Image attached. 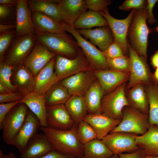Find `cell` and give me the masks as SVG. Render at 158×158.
Returning <instances> with one entry per match:
<instances>
[{
    "instance_id": "17",
    "label": "cell",
    "mask_w": 158,
    "mask_h": 158,
    "mask_svg": "<svg viewBox=\"0 0 158 158\" xmlns=\"http://www.w3.org/2000/svg\"><path fill=\"white\" fill-rule=\"evenodd\" d=\"M94 72L103 89L104 95L127 82L130 76V72H121L110 69L94 70Z\"/></svg>"
},
{
    "instance_id": "26",
    "label": "cell",
    "mask_w": 158,
    "mask_h": 158,
    "mask_svg": "<svg viewBox=\"0 0 158 158\" xmlns=\"http://www.w3.org/2000/svg\"><path fill=\"white\" fill-rule=\"evenodd\" d=\"M129 107L148 115L149 103L145 85L138 84L126 90Z\"/></svg>"
},
{
    "instance_id": "28",
    "label": "cell",
    "mask_w": 158,
    "mask_h": 158,
    "mask_svg": "<svg viewBox=\"0 0 158 158\" xmlns=\"http://www.w3.org/2000/svg\"><path fill=\"white\" fill-rule=\"evenodd\" d=\"M104 95L103 89L97 78L83 97L88 114H102L101 102Z\"/></svg>"
},
{
    "instance_id": "12",
    "label": "cell",
    "mask_w": 158,
    "mask_h": 158,
    "mask_svg": "<svg viewBox=\"0 0 158 158\" xmlns=\"http://www.w3.org/2000/svg\"><path fill=\"white\" fill-rule=\"evenodd\" d=\"M57 55L37 41L31 52L22 63L35 77Z\"/></svg>"
},
{
    "instance_id": "24",
    "label": "cell",
    "mask_w": 158,
    "mask_h": 158,
    "mask_svg": "<svg viewBox=\"0 0 158 158\" xmlns=\"http://www.w3.org/2000/svg\"><path fill=\"white\" fill-rule=\"evenodd\" d=\"M44 97L33 91L23 96L19 102L25 104L37 116L40 121V127L47 126Z\"/></svg>"
},
{
    "instance_id": "44",
    "label": "cell",
    "mask_w": 158,
    "mask_h": 158,
    "mask_svg": "<svg viewBox=\"0 0 158 158\" xmlns=\"http://www.w3.org/2000/svg\"><path fill=\"white\" fill-rule=\"evenodd\" d=\"M19 101L7 103H0V129L2 122L6 115Z\"/></svg>"
},
{
    "instance_id": "27",
    "label": "cell",
    "mask_w": 158,
    "mask_h": 158,
    "mask_svg": "<svg viewBox=\"0 0 158 158\" xmlns=\"http://www.w3.org/2000/svg\"><path fill=\"white\" fill-rule=\"evenodd\" d=\"M105 27H100L93 29L77 30L81 35L89 39L91 43L97 46L102 51L114 41L111 31Z\"/></svg>"
},
{
    "instance_id": "11",
    "label": "cell",
    "mask_w": 158,
    "mask_h": 158,
    "mask_svg": "<svg viewBox=\"0 0 158 158\" xmlns=\"http://www.w3.org/2000/svg\"><path fill=\"white\" fill-rule=\"evenodd\" d=\"M138 135L134 133L117 132L109 133L102 140L114 154L130 153L140 148L136 142Z\"/></svg>"
},
{
    "instance_id": "34",
    "label": "cell",
    "mask_w": 158,
    "mask_h": 158,
    "mask_svg": "<svg viewBox=\"0 0 158 158\" xmlns=\"http://www.w3.org/2000/svg\"><path fill=\"white\" fill-rule=\"evenodd\" d=\"M71 96L59 81L53 85L45 94L44 97L46 105L47 106L64 104Z\"/></svg>"
},
{
    "instance_id": "41",
    "label": "cell",
    "mask_w": 158,
    "mask_h": 158,
    "mask_svg": "<svg viewBox=\"0 0 158 158\" xmlns=\"http://www.w3.org/2000/svg\"><path fill=\"white\" fill-rule=\"evenodd\" d=\"M14 31H10L1 34L0 36V58L2 61L6 51L13 37Z\"/></svg>"
},
{
    "instance_id": "22",
    "label": "cell",
    "mask_w": 158,
    "mask_h": 158,
    "mask_svg": "<svg viewBox=\"0 0 158 158\" xmlns=\"http://www.w3.org/2000/svg\"><path fill=\"white\" fill-rule=\"evenodd\" d=\"M12 75L13 85L23 96L33 91L34 77L23 63L13 66Z\"/></svg>"
},
{
    "instance_id": "51",
    "label": "cell",
    "mask_w": 158,
    "mask_h": 158,
    "mask_svg": "<svg viewBox=\"0 0 158 158\" xmlns=\"http://www.w3.org/2000/svg\"><path fill=\"white\" fill-rule=\"evenodd\" d=\"M18 0H0V5L8 7L16 5Z\"/></svg>"
},
{
    "instance_id": "60",
    "label": "cell",
    "mask_w": 158,
    "mask_h": 158,
    "mask_svg": "<svg viewBox=\"0 0 158 158\" xmlns=\"http://www.w3.org/2000/svg\"></svg>"
},
{
    "instance_id": "20",
    "label": "cell",
    "mask_w": 158,
    "mask_h": 158,
    "mask_svg": "<svg viewBox=\"0 0 158 158\" xmlns=\"http://www.w3.org/2000/svg\"><path fill=\"white\" fill-rule=\"evenodd\" d=\"M56 56L34 77L35 84L33 92L44 96L53 85L60 81L54 71Z\"/></svg>"
},
{
    "instance_id": "14",
    "label": "cell",
    "mask_w": 158,
    "mask_h": 158,
    "mask_svg": "<svg viewBox=\"0 0 158 158\" xmlns=\"http://www.w3.org/2000/svg\"><path fill=\"white\" fill-rule=\"evenodd\" d=\"M96 79L93 70L78 73L60 81L71 96L83 97Z\"/></svg>"
},
{
    "instance_id": "57",
    "label": "cell",
    "mask_w": 158,
    "mask_h": 158,
    "mask_svg": "<svg viewBox=\"0 0 158 158\" xmlns=\"http://www.w3.org/2000/svg\"><path fill=\"white\" fill-rule=\"evenodd\" d=\"M110 158H120L119 157L118 154H114Z\"/></svg>"
},
{
    "instance_id": "15",
    "label": "cell",
    "mask_w": 158,
    "mask_h": 158,
    "mask_svg": "<svg viewBox=\"0 0 158 158\" xmlns=\"http://www.w3.org/2000/svg\"><path fill=\"white\" fill-rule=\"evenodd\" d=\"M40 127L39 119L30 110L24 124L12 141L11 145L16 147L22 153L30 140L37 133Z\"/></svg>"
},
{
    "instance_id": "7",
    "label": "cell",
    "mask_w": 158,
    "mask_h": 158,
    "mask_svg": "<svg viewBox=\"0 0 158 158\" xmlns=\"http://www.w3.org/2000/svg\"><path fill=\"white\" fill-rule=\"evenodd\" d=\"M128 44L130 64V76L126 90L138 84L146 85L154 82L147 61L132 48L128 40Z\"/></svg>"
},
{
    "instance_id": "30",
    "label": "cell",
    "mask_w": 158,
    "mask_h": 158,
    "mask_svg": "<svg viewBox=\"0 0 158 158\" xmlns=\"http://www.w3.org/2000/svg\"><path fill=\"white\" fill-rule=\"evenodd\" d=\"M58 0H27L28 4L32 12L37 11L43 13L60 24L62 22L59 9Z\"/></svg>"
},
{
    "instance_id": "5",
    "label": "cell",
    "mask_w": 158,
    "mask_h": 158,
    "mask_svg": "<svg viewBox=\"0 0 158 158\" xmlns=\"http://www.w3.org/2000/svg\"><path fill=\"white\" fill-rule=\"evenodd\" d=\"M120 123L109 133L117 132L134 133L143 135L150 126L148 115L129 106L125 107Z\"/></svg>"
},
{
    "instance_id": "21",
    "label": "cell",
    "mask_w": 158,
    "mask_h": 158,
    "mask_svg": "<svg viewBox=\"0 0 158 158\" xmlns=\"http://www.w3.org/2000/svg\"><path fill=\"white\" fill-rule=\"evenodd\" d=\"M83 120L92 127L97 138L101 140L119 125L121 120L110 118L102 114H88Z\"/></svg>"
},
{
    "instance_id": "16",
    "label": "cell",
    "mask_w": 158,
    "mask_h": 158,
    "mask_svg": "<svg viewBox=\"0 0 158 158\" xmlns=\"http://www.w3.org/2000/svg\"><path fill=\"white\" fill-rule=\"evenodd\" d=\"M35 44L33 35L20 36L14 44L4 62L12 66L22 63Z\"/></svg>"
},
{
    "instance_id": "58",
    "label": "cell",
    "mask_w": 158,
    "mask_h": 158,
    "mask_svg": "<svg viewBox=\"0 0 158 158\" xmlns=\"http://www.w3.org/2000/svg\"><path fill=\"white\" fill-rule=\"evenodd\" d=\"M156 29L157 31L158 32V26L157 27Z\"/></svg>"
},
{
    "instance_id": "38",
    "label": "cell",
    "mask_w": 158,
    "mask_h": 158,
    "mask_svg": "<svg viewBox=\"0 0 158 158\" xmlns=\"http://www.w3.org/2000/svg\"><path fill=\"white\" fill-rule=\"evenodd\" d=\"M109 69L124 72H130V61L129 57L124 55L114 58H107Z\"/></svg>"
},
{
    "instance_id": "8",
    "label": "cell",
    "mask_w": 158,
    "mask_h": 158,
    "mask_svg": "<svg viewBox=\"0 0 158 158\" xmlns=\"http://www.w3.org/2000/svg\"><path fill=\"white\" fill-rule=\"evenodd\" d=\"M24 104L18 103L6 115L2 124V138L7 145H11L24 124L29 111Z\"/></svg>"
},
{
    "instance_id": "59",
    "label": "cell",
    "mask_w": 158,
    "mask_h": 158,
    "mask_svg": "<svg viewBox=\"0 0 158 158\" xmlns=\"http://www.w3.org/2000/svg\"></svg>"
},
{
    "instance_id": "19",
    "label": "cell",
    "mask_w": 158,
    "mask_h": 158,
    "mask_svg": "<svg viewBox=\"0 0 158 158\" xmlns=\"http://www.w3.org/2000/svg\"><path fill=\"white\" fill-rule=\"evenodd\" d=\"M16 6L17 35H33L34 28L27 0H18Z\"/></svg>"
},
{
    "instance_id": "23",
    "label": "cell",
    "mask_w": 158,
    "mask_h": 158,
    "mask_svg": "<svg viewBox=\"0 0 158 158\" xmlns=\"http://www.w3.org/2000/svg\"><path fill=\"white\" fill-rule=\"evenodd\" d=\"M53 150L44 134L37 133L30 141L19 158H40Z\"/></svg>"
},
{
    "instance_id": "33",
    "label": "cell",
    "mask_w": 158,
    "mask_h": 158,
    "mask_svg": "<svg viewBox=\"0 0 158 158\" xmlns=\"http://www.w3.org/2000/svg\"><path fill=\"white\" fill-rule=\"evenodd\" d=\"M84 158H110L114 154L101 140L97 138L84 145Z\"/></svg>"
},
{
    "instance_id": "43",
    "label": "cell",
    "mask_w": 158,
    "mask_h": 158,
    "mask_svg": "<svg viewBox=\"0 0 158 158\" xmlns=\"http://www.w3.org/2000/svg\"><path fill=\"white\" fill-rule=\"evenodd\" d=\"M23 95L19 92L0 94V103H7L19 101L23 97Z\"/></svg>"
},
{
    "instance_id": "45",
    "label": "cell",
    "mask_w": 158,
    "mask_h": 158,
    "mask_svg": "<svg viewBox=\"0 0 158 158\" xmlns=\"http://www.w3.org/2000/svg\"><path fill=\"white\" fill-rule=\"evenodd\" d=\"M145 7L147 13L148 23L150 24H152L156 21L154 15L153 13V8L158 0H147Z\"/></svg>"
},
{
    "instance_id": "55",
    "label": "cell",
    "mask_w": 158,
    "mask_h": 158,
    "mask_svg": "<svg viewBox=\"0 0 158 158\" xmlns=\"http://www.w3.org/2000/svg\"><path fill=\"white\" fill-rule=\"evenodd\" d=\"M143 158H158V156L145 155Z\"/></svg>"
},
{
    "instance_id": "52",
    "label": "cell",
    "mask_w": 158,
    "mask_h": 158,
    "mask_svg": "<svg viewBox=\"0 0 158 158\" xmlns=\"http://www.w3.org/2000/svg\"><path fill=\"white\" fill-rule=\"evenodd\" d=\"M153 81L155 83L158 84V67L155 69L154 73L152 74Z\"/></svg>"
},
{
    "instance_id": "40",
    "label": "cell",
    "mask_w": 158,
    "mask_h": 158,
    "mask_svg": "<svg viewBox=\"0 0 158 158\" xmlns=\"http://www.w3.org/2000/svg\"><path fill=\"white\" fill-rule=\"evenodd\" d=\"M86 7L89 10L99 13L103 11L111 4L109 0H85Z\"/></svg>"
},
{
    "instance_id": "50",
    "label": "cell",
    "mask_w": 158,
    "mask_h": 158,
    "mask_svg": "<svg viewBox=\"0 0 158 158\" xmlns=\"http://www.w3.org/2000/svg\"><path fill=\"white\" fill-rule=\"evenodd\" d=\"M16 28V26L13 25H3L0 24V34L3 33L10 31L11 29Z\"/></svg>"
},
{
    "instance_id": "56",
    "label": "cell",
    "mask_w": 158,
    "mask_h": 158,
    "mask_svg": "<svg viewBox=\"0 0 158 158\" xmlns=\"http://www.w3.org/2000/svg\"><path fill=\"white\" fill-rule=\"evenodd\" d=\"M5 154H4L3 151L0 150V158H3Z\"/></svg>"
},
{
    "instance_id": "1",
    "label": "cell",
    "mask_w": 158,
    "mask_h": 158,
    "mask_svg": "<svg viewBox=\"0 0 158 158\" xmlns=\"http://www.w3.org/2000/svg\"><path fill=\"white\" fill-rule=\"evenodd\" d=\"M78 124L66 130L40 127V129L46 136L54 150L75 158L84 157V145L78 140L76 134Z\"/></svg>"
},
{
    "instance_id": "35",
    "label": "cell",
    "mask_w": 158,
    "mask_h": 158,
    "mask_svg": "<svg viewBox=\"0 0 158 158\" xmlns=\"http://www.w3.org/2000/svg\"><path fill=\"white\" fill-rule=\"evenodd\" d=\"M145 88L149 101L150 125L158 126V85L153 82L145 85Z\"/></svg>"
},
{
    "instance_id": "9",
    "label": "cell",
    "mask_w": 158,
    "mask_h": 158,
    "mask_svg": "<svg viewBox=\"0 0 158 158\" xmlns=\"http://www.w3.org/2000/svg\"><path fill=\"white\" fill-rule=\"evenodd\" d=\"M127 83L104 95L101 102L102 114L114 119H122L124 108L129 106L126 94Z\"/></svg>"
},
{
    "instance_id": "54",
    "label": "cell",
    "mask_w": 158,
    "mask_h": 158,
    "mask_svg": "<svg viewBox=\"0 0 158 158\" xmlns=\"http://www.w3.org/2000/svg\"><path fill=\"white\" fill-rule=\"evenodd\" d=\"M3 158H16V156L14 153L10 152L6 154H5Z\"/></svg>"
},
{
    "instance_id": "31",
    "label": "cell",
    "mask_w": 158,
    "mask_h": 158,
    "mask_svg": "<svg viewBox=\"0 0 158 158\" xmlns=\"http://www.w3.org/2000/svg\"><path fill=\"white\" fill-rule=\"evenodd\" d=\"M108 26L106 20L100 13L89 10L83 13L78 18L73 27L78 30Z\"/></svg>"
},
{
    "instance_id": "39",
    "label": "cell",
    "mask_w": 158,
    "mask_h": 158,
    "mask_svg": "<svg viewBox=\"0 0 158 158\" xmlns=\"http://www.w3.org/2000/svg\"><path fill=\"white\" fill-rule=\"evenodd\" d=\"M102 52L107 58H114L125 55L121 46L115 41Z\"/></svg>"
},
{
    "instance_id": "25",
    "label": "cell",
    "mask_w": 158,
    "mask_h": 158,
    "mask_svg": "<svg viewBox=\"0 0 158 158\" xmlns=\"http://www.w3.org/2000/svg\"><path fill=\"white\" fill-rule=\"evenodd\" d=\"M32 20L37 35L45 33L67 34L60 23L43 13L32 12Z\"/></svg>"
},
{
    "instance_id": "49",
    "label": "cell",
    "mask_w": 158,
    "mask_h": 158,
    "mask_svg": "<svg viewBox=\"0 0 158 158\" xmlns=\"http://www.w3.org/2000/svg\"><path fill=\"white\" fill-rule=\"evenodd\" d=\"M150 61L151 64L154 69L158 67V50L152 56Z\"/></svg>"
},
{
    "instance_id": "48",
    "label": "cell",
    "mask_w": 158,
    "mask_h": 158,
    "mask_svg": "<svg viewBox=\"0 0 158 158\" xmlns=\"http://www.w3.org/2000/svg\"><path fill=\"white\" fill-rule=\"evenodd\" d=\"M10 10L9 7L0 5V18L4 19L8 17L10 14Z\"/></svg>"
},
{
    "instance_id": "2",
    "label": "cell",
    "mask_w": 158,
    "mask_h": 158,
    "mask_svg": "<svg viewBox=\"0 0 158 158\" xmlns=\"http://www.w3.org/2000/svg\"><path fill=\"white\" fill-rule=\"evenodd\" d=\"M147 19L145 8L136 10L131 21L127 35L131 47L147 61L148 36L152 32V30L147 25Z\"/></svg>"
},
{
    "instance_id": "13",
    "label": "cell",
    "mask_w": 158,
    "mask_h": 158,
    "mask_svg": "<svg viewBox=\"0 0 158 158\" xmlns=\"http://www.w3.org/2000/svg\"><path fill=\"white\" fill-rule=\"evenodd\" d=\"M47 127L63 130L71 129L75 123L64 104L46 106Z\"/></svg>"
},
{
    "instance_id": "53",
    "label": "cell",
    "mask_w": 158,
    "mask_h": 158,
    "mask_svg": "<svg viewBox=\"0 0 158 158\" xmlns=\"http://www.w3.org/2000/svg\"><path fill=\"white\" fill-rule=\"evenodd\" d=\"M10 93L9 91L2 85L0 83V94H6Z\"/></svg>"
},
{
    "instance_id": "42",
    "label": "cell",
    "mask_w": 158,
    "mask_h": 158,
    "mask_svg": "<svg viewBox=\"0 0 158 158\" xmlns=\"http://www.w3.org/2000/svg\"><path fill=\"white\" fill-rule=\"evenodd\" d=\"M147 4V0H126L119 6V8L123 11H129L131 9L139 10L145 8Z\"/></svg>"
},
{
    "instance_id": "46",
    "label": "cell",
    "mask_w": 158,
    "mask_h": 158,
    "mask_svg": "<svg viewBox=\"0 0 158 158\" xmlns=\"http://www.w3.org/2000/svg\"><path fill=\"white\" fill-rule=\"evenodd\" d=\"M118 155L120 158H143L145 155L143 150L141 148L133 152L120 153Z\"/></svg>"
},
{
    "instance_id": "29",
    "label": "cell",
    "mask_w": 158,
    "mask_h": 158,
    "mask_svg": "<svg viewBox=\"0 0 158 158\" xmlns=\"http://www.w3.org/2000/svg\"><path fill=\"white\" fill-rule=\"evenodd\" d=\"M136 142L145 155L158 156V126H150L145 133L137 137Z\"/></svg>"
},
{
    "instance_id": "3",
    "label": "cell",
    "mask_w": 158,
    "mask_h": 158,
    "mask_svg": "<svg viewBox=\"0 0 158 158\" xmlns=\"http://www.w3.org/2000/svg\"><path fill=\"white\" fill-rule=\"evenodd\" d=\"M36 39L57 55L69 59H74L78 55L79 45L67 34L45 33L37 35Z\"/></svg>"
},
{
    "instance_id": "32",
    "label": "cell",
    "mask_w": 158,
    "mask_h": 158,
    "mask_svg": "<svg viewBox=\"0 0 158 158\" xmlns=\"http://www.w3.org/2000/svg\"><path fill=\"white\" fill-rule=\"evenodd\" d=\"M64 104L76 124H78L88 114L83 97L77 95L71 96Z\"/></svg>"
},
{
    "instance_id": "18",
    "label": "cell",
    "mask_w": 158,
    "mask_h": 158,
    "mask_svg": "<svg viewBox=\"0 0 158 158\" xmlns=\"http://www.w3.org/2000/svg\"><path fill=\"white\" fill-rule=\"evenodd\" d=\"M57 4L62 21L73 26L87 9L85 0H58Z\"/></svg>"
},
{
    "instance_id": "10",
    "label": "cell",
    "mask_w": 158,
    "mask_h": 158,
    "mask_svg": "<svg viewBox=\"0 0 158 158\" xmlns=\"http://www.w3.org/2000/svg\"><path fill=\"white\" fill-rule=\"evenodd\" d=\"M136 10L133 9L125 18L116 19L109 13L107 8L100 13L105 19L113 35L114 40L118 43L122 47L124 55L129 54L128 39V33L129 25L134 14Z\"/></svg>"
},
{
    "instance_id": "4",
    "label": "cell",
    "mask_w": 158,
    "mask_h": 158,
    "mask_svg": "<svg viewBox=\"0 0 158 158\" xmlns=\"http://www.w3.org/2000/svg\"><path fill=\"white\" fill-rule=\"evenodd\" d=\"M65 31L75 38L79 47L95 70L109 69L107 57L101 50L98 49L90 42L84 38L73 26L63 22L60 23Z\"/></svg>"
},
{
    "instance_id": "6",
    "label": "cell",
    "mask_w": 158,
    "mask_h": 158,
    "mask_svg": "<svg viewBox=\"0 0 158 158\" xmlns=\"http://www.w3.org/2000/svg\"><path fill=\"white\" fill-rule=\"evenodd\" d=\"M54 68L60 81L80 72L94 70L80 47L77 56L74 59L57 55Z\"/></svg>"
},
{
    "instance_id": "47",
    "label": "cell",
    "mask_w": 158,
    "mask_h": 158,
    "mask_svg": "<svg viewBox=\"0 0 158 158\" xmlns=\"http://www.w3.org/2000/svg\"><path fill=\"white\" fill-rule=\"evenodd\" d=\"M73 156L65 154L53 150L48 154L40 158H75Z\"/></svg>"
},
{
    "instance_id": "36",
    "label": "cell",
    "mask_w": 158,
    "mask_h": 158,
    "mask_svg": "<svg viewBox=\"0 0 158 158\" xmlns=\"http://www.w3.org/2000/svg\"><path fill=\"white\" fill-rule=\"evenodd\" d=\"M76 134L79 142L83 145L97 138L96 133L92 127L83 120L78 124Z\"/></svg>"
},
{
    "instance_id": "37",
    "label": "cell",
    "mask_w": 158,
    "mask_h": 158,
    "mask_svg": "<svg viewBox=\"0 0 158 158\" xmlns=\"http://www.w3.org/2000/svg\"><path fill=\"white\" fill-rule=\"evenodd\" d=\"M13 68V66L7 64L4 61L0 62V83L10 93L17 92L16 87L12 84L11 80Z\"/></svg>"
}]
</instances>
